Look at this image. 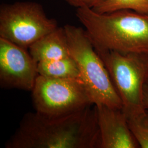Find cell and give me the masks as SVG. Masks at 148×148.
I'll return each instance as SVG.
<instances>
[{
    "mask_svg": "<svg viewBox=\"0 0 148 148\" xmlns=\"http://www.w3.org/2000/svg\"><path fill=\"white\" fill-rule=\"evenodd\" d=\"M100 142L95 105L61 116L28 112L5 148H100Z\"/></svg>",
    "mask_w": 148,
    "mask_h": 148,
    "instance_id": "1",
    "label": "cell"
},
{
    "mask_svg": "<svg viewBox=\"0 0 148 148\" xmlns=\"http://www.w3.org/2000/svg\"><path fill=\"white\" fill-rule=\"evenodd\" d=\"M95 106L100 132V148H140L131 131L122 108Z\"/></svg>",
    "mask_w": 148,
    "mask_h": 148,
    "instance_id": "8",
    "label": "cell"
},
{
    "mask_svg": "<svg viewBox=\"0 0 148 148\" xmlns=\"http://www.w3.org/2000/svg\"><path fill=\"white\" fill-rule=\"evenodd\" d=\"M76 16L96 51L148 53V16L129 10L100 14L78 8Z\"/></svg>",
    "mask_w": 148,
    "mask_h": 148,
    "instance_id": "2",
    "label": "cell"
},
{
    "mask_svg": "<svg viewBox=\"0 0 148 148\" xmlns=\"http://www.w3.org/2000/svg\"><path fill=\"white\" fill-rule=\"evenodd\" d=\"M28 51L37 63L71 56L64 27H58L40 38L32 44Z\"/></svg>",
    "mask_w": 148,
    "mask_h": 148,
    "instance_id": "9",
    "label": "cell"
},
{
    "mask_svg": "<svg viewBox=\"0 0 148 148\" xmlns=\"http://www.w3.org/2000/svg\"><path fill=\"white\" fill-rule=\"evenodd\" d=\"M147 84H148V81H147Z\"/></svg>",
    "mask_w": 148,
    "mask_h": 148,
    "instance_id": "15",
    "label": "cell"
},
{
    "mask_svg": "<svg viewBox=\"0 0 148 148\" xmlns=\"http://www.w3.org/2000/svg\"><path fill=\"white\" fill-rule=\"evenodd\" d=\"M92 10L100 14L129 10L148 16V0H105Z\"/></svg>",
    "mask_w": 148,
    "mask_h": 148,
    "instance_id": "11",
    "label": "cell"
},
{
    "mask_svg": "<svg viewBox=\"0 0 148 148\" xmlns=\"http://www.w3.org/2000/svg\"><path fill=\"white\" fill-rule=\"evenodd\" d=\"M131 131L139 143L140 148H148V112L127 117Z\"/></svg>",
    "mask_w": 148,
    "mask_h": 148,
    "instance_id": "12",
    "label": "cell"
},
{
    "mask_svg": "<svg viewBox=\"0 0 148 148\" xmlns=\"http://www.w3.org/2000/svg\"><path fill=\"white\" fill-rule=\"evenodd\" d=\"M96 51L121 99L122 110L126 117L144 113L147 110L143 105V90L148 79V53Z\"/></svg>",
    "mask_w": 148,
    "mask_h": 148,
    "instance_id": "4",
    "label": "cell"
},
{
    "mask_svg": "<svg viewBox=\"0 0 148 148\" xmlns=\"http://www.w3.org/2000/svg\"><path fill=\"white\" fill-rule=\"evenodd\" d=\"M69 5L77 8L87 7L95 8L100 5L105 0H65Z\"/></svg>",
    "mask_w": 148,
    "mask_h": 148,
    "instance_id": "13",
    "label": "cell"
},
{
    "mask_svg": "<svg viewBox=\"0 0 148 148\" xmlns=\"http://www.w3.org/2000/svg\"><path fill=\"white\" fill-rule=\"evenodd\" d=\"M41 4L30 1L0 6V37L27 49L38 40L58 27Z\"/></svg>",
    "mask_w": 148,
    "mask_h": 148,
    "instance_id": "5",
    "label": "cell"
},
{
    "mask_svg": "<svg viewBox=\"0 0 148 148\" xmlns=\"http://www.w3.org/2000/svg\"><path fill=\"white\" fill-rule=\"evenodd\" d=\"M37 70L38 75L47 77L82 81L78 66L71 56L57 60L38 62Z\"/></svg>",
    "mask_w": 148,
    "mask_h": 148,
    "instance_id": "10",
    "label": "cell"
},
{
    "mask_svg": "<svg viewBox=\"0 0 148 148\" xmlns=\"http://www.w3.org/2000/svg\"><path fill=\"white\" fill-rule=\"evenodd\" d=\"M143 105L145 109L148 110V85H144L143 90Z\"/></svg>",
    "mask_w": 148,
    "mask_h": 148,
    "instance_id": "14",
    "label": "cell"
},
{
    "mask_svg": "<svg viewBox=\"0 0 148 148\" xmlns=\"http://www.w3.org/2000/svg\"><path fill=\"white\" fill-rule=\"evenodd\" d=\"M32 91L35 111L48 116L69 115L94 105L85 84L79 79L38 75Z\"/></svg>",
    "mask_w": 148,
    "mask_h": 148,
    "instance_id": "6",
    "label": "cell"
},
{
    "mask_svg": "<svg viewBox=\"0 0 148 148\" xmlns=\"http://www.w3.org/2000/svg\"><path fill=\"white\" fill-rule=\"evenodd\" d=\"M29 51L0 37V85L3 88L32 90L38 75Z\"/></svg>",
    "mask_w": 148,
    "mask_h": 148,
    "instance_id": "7",
    "label": "cell"
},
{
    "mask_svg": "<svg viewBox=\"0 0 148 148\" xmlns=\"http://www.w3.org/2000/svg\"><path fill=\"white\" fill-rule=\"evenodd\" d=\"M64 27L70 56L78 66L82 81L94 105L122 108L121 99L106 65L85 30L70 24L65 25Z\"/></svg>",
    "mask_w": 148,
    "mask_h": 148,
    "instance_id": "3",
    "label": "cell"
}]
</instances>
